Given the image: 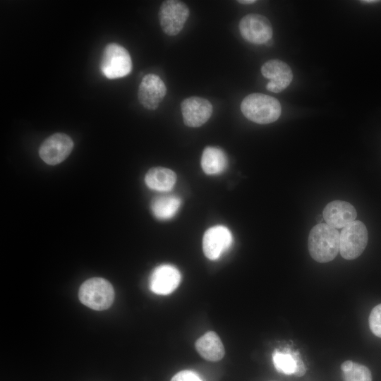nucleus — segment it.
<instances>
[{
  "label": "nucleus",
  "mask_w": 381,
  "mask_h": 381,
  "mask_svg": "<svg viewBox=\"0 0 381 381\" xmlns=\"http://www.w3.org/2000/svg\"><path fill=\"white\" fill-rule=\"evenodd\" d=\"M338 230L327 223L315 225L310 230L308 248L311 258L320 263L334 260L339 252Z\"/></svg>",
  "instance_id": "obj_1"
},
{
  "label": "nucleus",
  "mask_w": 381,
  "mask_h": 381,
  "mask_svg": "<svg viewBox=\"0 0 381 381\" xmlns=\"http://www.w3.org/2000/svg\"><path fill=\"white\" fill-rule=\"evenodd\" d=\"M241 110L248 120L259 124H267L279 119L282 107L279 102L272 96L251 93L242 100Z\"/></svg>",
  "instance_id": "obj_2"
},
{
  "label": "nucleus",
  "mask_w": 381,
  "mask_h": 381,
  "mask_svg": "<svg viewBox=\"0 0 381 381\" xmlns=\"http://www.w3.org/2000/svg\"><path fill=\"white\" fill-rule=\"evenodd\" d=\"M78 297L85 306L96 310L109 308L114 298V290L109 282L101 277L86 280L80 287Z\"/></svg>",
  "instance_id": "obj_3"
},
{
  "label": "nucleus",
  "mask_w": 381,
  "mask_h": 381,
  "mask_svg": "<svg viewBox=\"0 0 381 381\" xmlns=\"http://www.w3.org/2000/svg\"><path fill=\"white\" fill-rule=\"evenodd\" d=\"M99 68L108 79L126 76L132 70L131 56L126 48L116 43H109L103 49Z\"/></svg>",
  "instance_id": "obj_4"
},
{
  "label": "nucleus",
  "mask_w": 381,
  "mask_h": 381,
  "mask_svg": "<svg viewBox=\"0 0 381 381\" xmlns=\"http://www.w3.org/2000/svg\"><path fill=\"white\" fill-rule=\"evenodd\" d=\"M368 231L365 224L355 220L343 228L339 237V253L346 260H354L364 251L368 243Z\"/></svg>",
  "instance_id": "obj_5"
},
{
  "label": "nucleus",
  "mask_w": 381,
  "mask_h": 381,
  "mask_svg": "<svg viewBox=\"0 0 381 381\" xmlns=\"http://www.w3.org/2000/svg\"><path fill=\"white\" fill-rule=\"evenodd\" d=\"M190 14L187 5L176 0L164 1L158 17L163 32L169 36L178 35L183 29Z\"/></svg>",
  "instance_id": "obj_6"
},
{
  "label": "nucleus",
  "mask_w": 381,
  "mask_h": 381,
  "mask_svg": "<svg viewBox=\"0 0 381 381\" xmlns=\"http://www.w3.org/2000/svg\"><path fill=\"white\" fill-rule=\"evenodd\" d=\"M238 28L242 37L252 44H267L272 37L271 23L260 14L250 13L243 16Z\"/></svg>",
  "instance_id": "obj_7"
},
{
  "label": "nucleus",
  "mask_w": 381,
  "mask_h": 381,
  "mask_svg": "<svg viewBox=\"0 0 381 381\" xmlns=\"http://www.w3.org/2000/svg\"><path fill=\"white\" fill-rule=\"evenodd\" d=\"M73 147V142L68 135L56 133L48 137L42 143L39 155L45 163L55 165L66 159Z\"/></svg>",
  "instance_id": "obj_8"
},
{
  "label": "nucleus",
  "mask_w": 381,
  "mask_h": 381,
  "mask_svg": "<svg viewBox=\"0 0 381 381\" xmlns=\"http://www.w3.org/2000/svg\"><path fill=\"white\" fill-rule=\"evenodd\" d=\"M232 241V234L227 227L222 225L210 227L203 236V253L208 259L217 260L229 250Z\"/></svg>",
  "instance_id": "obj_9"
},
{
  "label": "nucleus",
  "mask_w": 381,
  "mask_h": 381,
  "mask_svg": "<svg viewBox=\"0 0 381 381\" xmlns=\"http://www.w3.org/2000/svg\"><path fill=\"white\" fill-rule=\"evenodd\" d=\"M261 73L269 80L266 89L272 92L279 93L285 90L293 80L290 66L279 59L266 61L261 67Z\"/></svg>",
  "instance_id": "obj_10"
},
{
  "label": "nucleus",
  "mask_w": 381,
  "mask_h": 381,
  "mask_svg": "<svg viewBox=\"0 0 381 381\" xmlns=\"http://www.w3.org/2000/svg\"><path fill=\"white\" fill-rule=\"evenodd\" d=\"M166 94V85L158 75L150 73L143 76L138 87V97L145 109H157Z\"/></svg>",
  "instance_id": "obj_11"
},
{
  "label": "nucleus",
  "mask_w": 381,
  "mask_h": 381,
  "mask_svg": "<svg viewBox=\"0 0 381 381\" xmlns=\"http://www.w3.org/2000/svg\"><path fill=\"white\" fill-rule=\"evenodd\" d=\"M181 110L185 125L197 128L208 121L212 114L213 107L205 98L190 97L182 101Z\"/></svg>",
  "instance_id": "obj_12"
},
{
  "label": "nucleus",
  "mask_w": 381,
  "mask_h": 381,
  "mask_svg": "<svg viewBox=\"0 0 381 381\" xmlns=\"http://www.w3.org/2000/svg\"><path fill=\"white\" fill-rule=\"evenodd\" d=\"M181 273L177 268L171 265H162L152 272L150 280V289L157 295H168L179 285Z\"/></svg>",
  "instance_id": "obj_13"
},
{
  "label": "nucleus",
  "mask_w": 381,
  "mask_h": 381,
  "mask_svg": "<svg viewBox=\"0 0 381 381\" xmlns=\"http://www.w3.org/2000/svg\"><path fill=\"white\" fill-rule=\"evenodd\" d=\"M322 217L327 224L338 229H343L355 221L357 212L351 203L346 201L334 200L325 206Z\"/></svg>",
  "instance_id": "obj_14"
},
{
  "label": "nucleus",
  "mask_w": 381,
  "mask_h": 381,
  "mask_svg": "<svg viewBox=\"0 0 381 381\" xmlns=\"http://www.w3.org/2000/svg\"><path fill=\"white\" fill-rule=\"evenodd\" d=\"M272 361L275 369L285 375H294L301 377L306 372V367L299 352L289 349L284 351L274 350L272 353Z\"/></svg>",
  "instance_id": "obj_15"
},
{
  "label": "nucleus",
  "mask_w": 381,
  "mask_h": 381,
  "mask_svg": "<svg viewBox=\"0 0 381 381\" xmlns=\"http://www.w3.org/2000/svg\"><path fill=\"white\" fill-rule=\"evenodd\" d=\"M195 348L199 354L205 360L218 361L224 356V347L214 332H208L195 342Z\"/></svg>",
  "instance_id": "obj_16"
},
{
  "label": "nucleus",
  "mask_w": 381,
  "mask_h": 381,
  "mask_svg": "<svg viewBox=\"0 0 381 381\" xmlns=\"http://www.w3.org/2000/svg\"><path fill=\"white\" fill-rule=\"evenodd\" d=\"M201 167L207 175H217L223 172L228 165L224 152L217 147H207L201 157Z\"/></svg>",
  "instance_id": "obj_17"
},
{
  "label": "nucleus",
  "mask_w": 381,
  "mask_h": 381,
  "mask_svg": "<svg viewBox=\"0 0 381 381\" xmlns=\"http://www.w3.org/2000/svg\"><path fill=\"white\" fill-rule=\"evenodd\" d=\"M146 185L151 189L167 192L171 190L176 181V175L171 169L164 167L150 169L145 177Z\"/></svg>",
  "instance_id": "obj_18"
},
{
  "label": "nucleus",
  "mask_w": 381,
  "mask_h": 381,
  "mask_svg": "<svg viewBox=\"0 0 381 381\" xmlns=\"http://www.w3.org/2000/svg\"><path fill=\"white\" fill-rule=\"evenodd\" d=\"M181 199L176 195H161L155 198L151 202V210L159 219L166 220L172 218L181 206Z\"/></svg>",
  "instance_id": "obj_19"
},
{
  "label": "nucleus",
  "mask_w": 381,
  "mask_h": 381,
  "mask_svg": "<svg viewBox=\"0 0 381 381\" xmlns=\"http://www.w3.org/2000/svg\"><path fill=\"white\" fill-rule=\"evenodd\" d=\"M344 381H372V374L366 366L358 363H353L350 370L343 372Z\"/></svg>",
  "instance_id": "obj_20"
},
{
  "label": "nucleus",
  "mask_w": 381,
  "mask_h": 381,
  "mask_svg": "<svg viewBox=\"0 0 381 381\" xmlns=\"http://www.w3.org/2000/svg\"><path fill=\"white\" fill-rule=\"evenodd\" d=\"M368 322L373 334L381 338V303L372 309L369 315Z\"/></svg>",
  "instance_id": "obj_21"
},
{
  "label": "nucleus",
  "mask_w": 381,
  "mask_h": 381,
  "mask_svg": "<svg viewBox=\"0 0 381 381\" xmlns=\"http://www.w3.org/2000/svg\"><path fill=\"white\" fill-rule=\"evenodd\" d=\"M171 381H203L199 375L191 370H182L174 375Z\"/></svg>",
  "instance_id": "obj_22"
},
{
  "label": "nucleus",
  "mask_w": 381,
  "mask_h": 381,
  "mask_svg": "<svg viewBox=\"0 0 381 381\" xmlns=\"http://www.w3.org/2000/svg\"><path fill=\"white\" fill-rule=\"evenodd\" d=\"M353 362L352 361L348 360L344 362H343L341 365V369L342 372L347 371L350 370V368L352 367Z\"/></svg>",
  "instance_id": "obj_23"
},
{
  "label": "nucleus",
  "mask_w": 381,
  "mask_h": 381,
  "mask_svg": "<svg viewBox=\"0 0 381 381\" xmlns=\"http://www.w3.org/2000/svg\"><path fill=\"white\" fill-rule=\"evenodd\" d=\"M238 3L240 4H254L256 2V1L255 0H241V1H238Z\"/></svg>",
  "instance_id": "obj_24"
},
{
  "label": "nucleus",
  "mask_w": 381,
  "mask_h": 381,
  "mask_svg": "<svg viewBox=\"0 0 381 381\" xmlns=\"http://www.w3.org/2000/svg\"><path fill=\"white\" fill-rule=\"evenodd\" d=\"M322 219H324L322 216H320V215H318V216L317 221H318V224L322 223Z\"/></svg>",
  "instance_id": "obj_25"
},
{
  "label": "nucleus",
  "mask_w": 381,
  "mask_h": 381,
  "mask_svg": "<svg viewBox=\"0 0 381 381\" xmlns=\"http://www.w3.org/2000/svg\"><path fill=\"white\" fill-rule=\"evenodd\" d=\"M377 1H373V0H372V1H368V0H366V1H361V2L370 3V4L374 3V2H377Z\"/></svg>",
  "instance_id": "obj_26"
}]
</instances>
